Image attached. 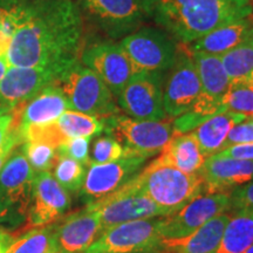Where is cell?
<instances>
[{
  "mask_svg": "<svg viewBox=\"0 0 253 253\" xmlns=\"http://www.w3.org/2000/svg\"><path fill=\"white\" fill-rule=\"evenodd\" d=\"M15 237L7 230L0 227V253H7L9 246L14 242Z\"/></svg>",
  "mask_w": 253,
  "mask_h": 253,
  "instance_id": "ab89813d",
  "label": "cell"
},
{
  "mask_svg": "<svg viewBox=\"0 0 253 253\" xmlns=\"http://www.w3.org/2000/svg\"><path fill=\"white\" fill-rule=\"evenodd\" d=\"M223 112H226L223 103L217 102L201 93L191 108L175 119L172 123L173 134H188L202 123Z\"/></svg>",
  "mask_w": 253,
  "mask_h": 253,
  "instance_id": "f1b7e54d",
  "label": "cell"
},
{
  "mask_svg": "<svg viewBox=\"0 0 253 253\" xmlns=\"http://www.w3.org/2000/svg\"><path fill=\"white\" fill-rule=\"evenodd\" d=\"M21 151L36 173L50 171L54 168L56 158H58L56 148L41 143V142H24L21 145Z\"/></svg>",
  "mask_w": 253,
  "mask_h": 253,
  "instance_id": "1f68e13d",
  "label": "cell"
},
{
  "mask_svg": "<svg viewBox=\"0 0 253 253\" xmlns=\"http://www.w3.org/2000/svg\"><path fill=\"white\" fill-rule=\"evenodd\" d=\"M160 163L171 166L181 171L192 175L197 173L205 162V156L192 132L173 134L171 140L161 151V156L156 158Z\"/></svg>",
  "mask_w": 253,
  "mask_h": 253,
  "instance_id": "cb8c5ba5",
  "label": "cell"
},
{
  "mask_svg": "<svg viewBox=\"0 0 253 253\" xmlns=\"http://www.w3.org/2000/svg\"><path fill=\"white\" fill-rule=\"evenodd\" d=\"M74 112L103 120L120 113L114 95L97 74L80 62L72 66L55 82Z\"/></svg>",
  "mask_w": 253,
  "mask_h": 253,
  "instance_id": "277c9868",
  "label": "cell"
},
{
  "mask_svg": "<svg viewBox=\"0 0 253 253\" xmlns=\"http://www.w3.org/2000/svg\"><path fill=\"white\" fill-rule=\"evenodd\" d=\"M104 129L115 138L126 153L149 158L163 150L173 136L172 123L168 121H140L115 114L103 119Z\"/></svg>",
  "mask_w": 253,
  "mask_h": 253,
  "instance_id": "8992f818",
  "label": "cell"
},
{
  "mask_svg": "<svg viewBox=\"0 0 253 253\" xmlns=\"http://www.w3.org/2000/svg\"><path fill=\"white\" fill-rule=\"evenodd\" d=\"M162 218L132 220L106 229L86 253H155L158 251Z\"/></svg>",
  "mask_w": 253,
  "mask_h": 253,
  "instance_id": "9c48e42d",
  "label": "cell"
},
{
  "mask_svg": "<svg viewBox=\"0 0 253 253\" xmlns=\"http://www.w3.org/2000/svg\"><path fill=\"white\" fill-rule=\"evenodd\" d=\"M178 43L166 31L141 28L121 39L119 45L130 60L135 73H166L175 62Z\"/></svg>",
  "mask_w": 253,
  "mask_h": 253,
  "instance_id": "ba28073f",
  "label": "cell"
},
{
  "mask_svg": "<svg viewBox=\"0 0 253 253\" xmlns=\"http://www.w3.org/2000/svg\"><path fill=\"white\" fill-rule=\"evenodd\" d=\"M103 232L100 214L89 205L54 224L58 253L86 252Z\"/></svg>",
  "mask_w": 253,
  "mask_h": 253,
  "instance_id": "e0dca14e",
  "label": "cell"
},
{
  "mask_svg": "<svg viewBox=\"0 0 253 253\" xmlns=\"http://www.w3.org/2000/svg\"><path fill=\"white\" fill-rule=\"evenodd\" d=\"M123 154L125 149L121 143H119L112 136H103L94 141L89 161L94 164L110 163L120 160Z\"/></svg>",
  "mask_w": 253,
  "mask_h": 253,
  "instance_id": "836d02e7",
  "label": "cell"
},
{
  "mask_svg": "<svg viewBox=\"0 0 253 253\" xmlns=\"http://www.w3.org/2000/svg\"><path fill=\"white\" fill-rule=\"evenodd\" d=\"M191 52L201 81V93L217 102L223 103L224 97L231 87V82L221 63L220 56L195 50Z\"/></svg>",
  "mask_w": 253,
  "mask_h": 253,
  "instance_id": "484cf974",
  "label": "cell"
},
{
  "mask_svg": "<svg viewBox=\"0 0 253 253\" xmlns=\"http://www.w3.org/2000/svg\"><path fill=\"white\" fill-rule=\"evenodd\" d=\"M143 5L147 18L184 45L253 13L249 0H143Z\"/></svg>",
  "mask_w": 253,
  "mask_h": 253,
  "instance_id": "7a4b0ae2",
  "label": "cell"
},
{
  "mask_svg": "<svg viewBox=\"0 0 253 253\" xmlns=\"http://www.w3.org/2000/svg\"><path fill=\"white\" fill-rule=\"evenodd\" d=\"M250 1V4H251V6H252V8H253V0H249Z\"/></svg>",
  "mask_w": 253,
  "mask_h": 253,
  "instance_id": "f6af8a7d",
  "label": "cell"
},
{
  "mask_svg": "<svg viewBox=\"0 0 253 253\" xmlns=\"http://www.w3.org/2000/svg\"><path fill=\"white\" fill-rule=\"evenodd\" d=\"M19 24L6 56L8 67H40L60 78L84 50V17L75 0L19 4Z\"/></svg>",
  "mask_w": 253,
  "mask_h": 253,
  "instance_id": "6da1fadb",
  "label": "cell"
},
{
  "mask_svg": "<svg viewBox=\"0 0 253 253\" xmlns=\"http://www.w3.org/2000/svg\"><path fill=\"white\" fill-rule=\"evenodd\" d=\"M252 36V24L249 18H245L216 28L207 36L190 43L189 47L195 52H204L220 56Z\"/></svg>",
  "mask_w": 253,
  "mask_h": 253,
  "instance_id": "603a6c76",
  "label": "cell"
},
{
  "mask_svg": "<svg viewBox=\"0 0 253 253\" xmlns=\"http://www.w3.org/2000/svg\"><path fill=\"white\" fill-rule=\"evenodd\" d=\"M54 178L68 192L80 191L86 177V168L78 161L58 154L54 164Z\"/></svg>",
  "mask_w": 253,
  "mask_h": 253,
  "instance_id": "4dcf8cb0",
  "label": "cell"
},
{
  "mask_svg": "<svg viewBox=\"0 0 253 253\" xmlns=\"http://www.w3.org/2000/svg\"><path fill=\"white\" fill-rule=\"evenodd\" d=\"M249 19H250V21H251V24H252V28H253V13H252L251 15H250Z\"/></svg>",
  "mask_w": 253,
  "mask_h": 253,
  "instance_id": "ee69618b",
  "label": "cell"
},
{
  "mask_svg": "<svg viewBox=\"0 0 253 253\" xmlns=\"http://www.w3.org/2000/svg\"><path fill=\"white\" fill-rule=\"evenodd\" d=\"M7 69H8L7 63H6L5 60L0 59V80L4 78V75L6 74V72H7Z\"/></svg>",
  "mask_w": 253,
  "mask_h": 253,
  "instance_id": "60d3db41",
  "label": "cell"
},
{
  "mask_svg": "<svg viewBox=\"0 0 253 253\" xmlns=\"http://www.w3.org/2000/svg\"><path fill=\"white\" fill-rule=\"evenodd\" d=\"M250 116L233 112H223L202 123L192 132L205 158L219 153L232 126L246 121Z\"/></svg>",
  "mask_w": 253,
  "mask_h": 253,
  "instance_id": "d4e9b609",
  "label": "cell"
},
{
  "mask_svg": "<svg viewBox=\"0 0 253 253\" xmlns=\"http://www.w3.org/2000/svg\"><path fill=\"white\" fill-rule=\"evenodd\" d=\"M88 205L100 214L103 231L118 224L169 214L138 188L134 178L116 191Z\"/></svg>",
  "mask_w": 253,
  "mask_h": 253,
  "instance_id": "52a82bcc",
  "label": "cell"
},
{
  "mask_svg": "<svg viewBox=\"0 0 253 253\" xmlns=\"http://www.w3.org/2000/svg\"><path fill=\"white\" fill-rule=\"evenodd\" d=\"M230 210L253 211V181L237 186L230 194Z\"/></svg>",
  "mask_w": 253,
  "mask_h": 253,
  "instance_id": "d590c367",
  "label": "cell"
},
{
  "mask_svg": "<svg viewBox=\"0 0 253 253\" xmlns=\"http://www.w3.org/2000/svg\"><path fill=\"white\" fill-rule=\"evenodd\" d=\"M90 137H77L68 140L56 148L58 154L78 161L84 166H89Z\"/></svg>",
  "mask_w": 253,
  "mask_h": 253,
  "instance_id": "e575fe53",
  "label": "cell"
},
{
  "mask_svg": "<svg viewBox=\"0 0 253 253\" xmlns=\"http://www.w3.org/2000/svg\"><path fill=\"white\" fill-rule=\"evenodd\" d=\"M60 79L56 73L40 67H8L0 80V101L12 109L26 103Z\"/></svg>",
  "mask_w": 253,
  "mask_h": 253,
  "instance_id": "d6986e66",
  "label": "cell"
},
{
  "mask_svg": "<svg viewBox=\"0 0 253 253\" xmlns=\"http://www.w3.org/2000/svg\"><path fill=\"white\" fill-rule=\"evenodd\" d=\"M231 84H253V36L220 55Z\"/></svg>",
  "mask_w": 253,
  "mask_h": 253,
  "instance_id": "83f0119b",
  "label": "cell"
},
{
  "mask_svg": "<svg viewBox=\"0 0 253 253\" xmlns=\"http://www.w3.org/2000/svg\"><path fill=\"white\" fill-rule=\"evenodd\" d=\"M12 110V108L11 107H8L7 104H5V103H2L1 101H0V116H2V115H5V114H7V113H9Z\"/></svg>",
  "mask_w": 253,
  "mask_h": 253,
  "instance_id": "b9f144b4",
  "label": "cell"
},
{
  "mask_svg": "<svg viewBox=\"0 0 253 253\" xmlns=\"http://www.w3.org/2000/svg\"><path fill=\"white\" fill-rule=\"evenodd\" d=\"M36 171L19 147L0 170V223L17 224L28 218Z\"/></svg>",
  "mask_w": 253,
  "mask_h": 253,
  "instance_id": "5b68a950",
  "label": "cell"
},
{
  "mask_svg": "<svg viewBox=\"0 0 253 253\" xmlns=\"http://www.w3.org/2000/svg\"><path fill=\"white\" fill-rule=\"evenodd\" d=\"M103 129L102 120L84 113L67 110L55 121L46 125L28 126L21 130V135L25 142H41L53 148H58L72 138L99 135Z\"/></svg>",
  "mask_w": 253,
  "mask_h": 253,
  "instance_id": "2e32d148",
  "label": "cell"
},
{
  "mask_svg": "<svg viewBox=\"0 0 253 253\" xmlns=\"http://www.w3.org/2000/svg\"><path fill=\"white\" fill-rule=\"evenodd\" d=\"M230 217V213H221L207 221L191 235L178 239H162L157 253H214Z\"/></svg>",
  "mask_w": 253,
  "mask_h": 253,
  "instance_id": "44dd1931",
  "label": "cell"
},
{
  "mask_svg": "<svg viewBox=\"0 0 253 253\" xmlns=\"http://www.w3.org/2000/svg\"><path fill=\"white\" fill-rule=\"evenodd\" d=\"M71 208V197L50 171L38 172L34 177L33 196L28 223L34 227L54 224Z\"/></svg>",
  "mask_w": 253,
  "mask_h": 253,
  "instance_id": "ac0fdd59",
  "label": "cell"
},
{
  "mask_svg": "<svg viewBox=\"0 0 253 253\" xmlns=\"http://www.w3.org/2000/svg\"><path fill=\"white\" fill-rule=\"evenodd\" d=\"M164 73L137 72L118 96L119 108L129 118L140 121H163Z\"/></svg>",
  "mask_w": 253,
  "mask_h": 253,
  "instance_id": "30bf717a",
  "label": "cell"
},
{
  "mask_svg": "<svg viewBox=\"0 0 253 253\" xmlns=\"http://www.w3.org/2000/svg\"><path fill=\"white\" fill-rule=\"evenodd\" d=\"M67 110H71L67 97L58 84H52L23 104L19 129L53 122Z\"/></svg>",
  "mask_w": 253,
  "mask_h": 253,
  "instance_id": "7402d4cb",
  "label": "cell"
},
{
  "mask_svg": "<svg viewBox=\"0 0 253 253\" xmlns=\"http://www.w3.org/2000/svg\"><path fill=\"white\" fill-rule=\"evenodd\" d=\"M155 253H157V252H155Z\"/></svg>",
  "mask_w": 253,
  "mask_h": 253,
  "instance_id": "7dc6e473",
  "label": "cell"
},
{
  "mask_svg": "<svg viewBox=\"0 0 253 253\" xmlns=\"http://www.w3.org/2000/svg\"><path fill=\"white\" fill-rule=\"evenodd\" d=\"M81 62L101 78L114 96L118 97L135 74L130 60L119 43L103 41L84 48Z\"/></svg>",
  "mask_w": 253,
  "mask_h": 253,
  "instance_id": "9a60e30c",
  "label": "cell"
},
{
  "mask_svg": "<svg viewBox=\"0 0 253 253\" xmlns=\"http://www.w3.org/2000/svg\"><path fill=\"white\" fill-rule=\"evenodd\" d=\"M251 122H252V123H253V115H252V116H251Z\"/></svg>",
  "mask_w": 253,
  "mask_h": 253,
  "instance_id": "bcb514c9",
  "label": "cell"
},
{
  "mask_svg": "<svg viewBox=\"0 0 253 253\" xmlns=\"http://www.w3.org/2000/svg\"><path fill=\"white\" fill-rule=\"evenodd\" d=\"M82 17L112 39L134 33L147 18L143 0H77Z\"/></svg>",
  "mask_w": 253,
  "mask_h": 253,
  "instance_id": "8fae6325",
  "label": "cell"
},
{
  "mask_svg": "<svg viewBox=\"0 0 253 253\" xmlns=\"http://www.w3.org/2000/svg\"><path fill=\"white\" fill-rule=\"evenodd\" d=\"M219 157L237 158V160L253 161V143L235 144L216 154Z\"/></svg>",
  "mask_w": 253,
  "mask_h": 253,
  "instance_id": "74e56055",
  "label": "cell"
},
{
  "mask_svg": "<svg viewBox=\"0 0 253 253\" xmlns=\"http://www.w3.org/2000/svg\"><path fill=\"white\" fill-rule=\"evenodd\" d=\"M230 210V194L199 195L176 212L162 217V239H178L191 235L203 224Z\"/></svg>",
  "mask_w": 253,
  "mask_h": 253,
  "instance_id": "4fadbf2b",
  "label": "cell"
},
{
  "mask_svg": "<svg viewBox=\"0 0 253 253\" xmlns=\"http://www.w3.org/2000/svg\"><path fill=\"white\" fill-rule=\"evenodd\" d=\"M243 253H253V244H252L251 246H250V248H249L248 250H246L245 252H243Z\"/></svg>",
  "mask_w": 253,
  "mask_h": 253,
  "instance_id": "7bdbcfd3",
  "label": "cell"
},
{
  "mask_svg": "<svg viewBox=\"0 0 253 253\" xmlns=\"http://www.w3.org/2000/svg\"><path fill=\"white\" fill-rule=\"evenodd\" d=\"M134 179L138 188L169 214L204 194V182L198 173L189 175L157 160L141 170Z\"/></svg>",
  "mask_w": 253,
  "mask_h": 253,
  "instance_id": "3957f363",
  "label": "cell"
},
{
  "mask_svg": "<svg viewBox=\"0 0 253 253\" xmlns=\"http://www.w3.org/2000/svg\"><path fill=\"white\" fill-rule=\"evenodd\" d=\"M15 119V110L14 108L11 112L5 114V115L0 116V145L4 143L6 138L11 131L12 126H13Z\"/></svg>",
  "mask_w": 253,
  "mask_h": 253,
  "instance_id": "f35d334b",
  "label": "cell"
},
{
  "mask_svg": "<svg viewBox=\"0 0 253 253\" xmlns=\"http://www.w3.org/2000/svg\"><path fill=\"white\" fill-rule=\"evenodd\" d=\"M244 143H253V123L251 122V116L246 121L232 126L220 150L226 149L231 145Z\"/></svg>",
  "mask_w": 253,
  "mask_h": 253,
  "instance_id": "8d00e7d4",
  "label": "cell"
},
{
  "mask_svg": "<svg viewBox=\"0 0 253 253\" xmlns=\"http://www.w3.org/2000/svg\"><path fill=\"white\" fill-rule=\"evenodd\" d=\"M202 91L201 81L189 45L178 43L176 60L163 88L164 112L177 118L188 112Z\"/></svg>",
  "mask_w": 253,
  "mask_h": 253,
  "instance_id": "7c38bea8",
  "label": "cell"
},
{
  "mask_svg": "<svg viewBox=\"0 0 253 253\" xmlns=\"http://www.w3.org/2000/svg\"><path fill=\"white\" fill-rule=\"evenodd\" d=\"M197 173L204 182V194H231L237 186L253 181V161L212 155Z\"/></svg>",
  "mask_w": 253,
  "mask_h": 253,
  "instance_id": "ffe728a7",
  "label": "cell"
},
{
  "mask_svg": "<svg viewBox=\"0 0 253 253\" xmlns=\"http://www.w3.org/2000/svg\"><path fill=\"white\" fill-rule=\"evenodd\" d=\"M7 253H58L54 238V224L34 227L15 238Z\"/></svg>",
  "mask_w": 253,
  "mask_h": 253,
  "instance_id": "f546056e",
  "label": "cell"
},
{
  "mask_svg": "<svg viewBox=\"0 0 253 253\" xmlns=\"http://www.w3.org/2000/svg\"><path fill=\"white\" fill-rule=\"evenodd\" d=\"M223 238L214 253H243L253 244V211H231Z\"/></svg>",
  "mask_w": 253,
  "mask_h": 253,
  "instance_id": "4316f807",
  "label": "cell"
},
{
  "mask_svg": "<svg viewBox=\"0 0 253 253\" xmlns=\"http://www.w3.org/2000/svg\"><path fill=\"white\" fill-rule=\"evenodd\" d=\"M226 110L243 114L246 116L253 115V84H231L229 91L223 100Z\"/></svg>",
  "mask_w": 253,
  "mask_h": 253,
  "instance_id": "d6a6232c",
  "label": "cell"
},
{
  "mask_svg": "<svg viewBox=\"0 0 253 253\" xmlns=\"http://www.w3.org/2000/svg\"><path fill=\"white\" fill-rule=\"evenodd\" d=\"M148 158L126 153L118 161L103 164H89L81 196L88 203L112 194L141 172Z\"/></svg>",
  "mask_w": 253,
  "mask_h": 253,
  "instance_id": "5bb4252c",
  "label": "cell"
}]
</instances>
